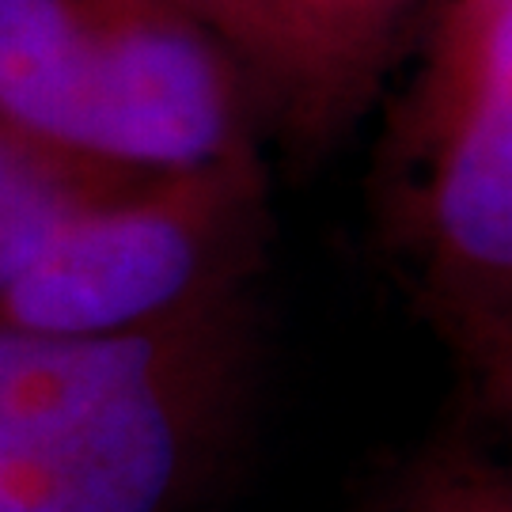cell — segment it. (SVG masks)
Segmentation results:
<instances>
[{
	"label": "cell",
	"instance_id": "obj_5",
	"mask_svg": "<svg viewBox=\"0 0 512 512\" xmlns=\"http://www.w3.org/2000/svg\"><path fill=\"white\" fill-rule=\"evenodd\" d=\"M239 61L262 126L319 160L376 107L429 0H239Z\"/></svg>",
	"mask_w": 512,
	"mask_h": 512
},
{
	"label": "cell",
	"instance_id": "obj_4",
	"mask_svg": "<svg viewBox=\"0 0 512 512\" xmlns=\"http://www.w3.org/2000/svg\"><path fill=\"white\" fill-rule=\"evenodd\" d=\"M274 236L262 148L156 175L76 217L0 296V327L114 334L255 289Z\"/></svg>",
	"mask_w": 512,
	"mask_h": 512
},
{
	"label": "cell",
	"instance_id": "obj_3",
	"mask_svg": "<svg viewBox=\"0 0 512 512\" xmlns=\"http://www.w3.org/2000/svg\"><path fill=\"white\" fill-rule=\"evenodd\" d=\"M0 122L145 175L266 133L243 61L171 0H0Z\"/></svg>",
	"mask_w": 512,
	"mask_h": 512
},
{
	"label": "cell",
	"instance_id": "obj_8",
	"mask_svg": "<svg viewBox=\"0 0 512 512\" xmlns=\"http://www.w3.org/2000/svg\"><path fill=\"white\" fill-rule=\"evenodd\" d=\"M175 8L202 19L205 27L239 57V23H243V4L239 0H171Z\"/></svg>",
	"mask_w": 512,
	"mask_h": 512
},
{
	"label": "cell",
	"instance_id": "obj_1",
	"mask_svg": "<svg viewBox=\"0 0 512 512\" xmlns=\"http://www.w3.org/2000/svg\"><path fill=\"white\" fill-rule=\"evenodd\" d=\"M262 376L255 289L114 334L0 327V512H186Z\"/></svg>",
	"mask_w": 512,
	"mask_h": 512
},
{
	"label": "cell",
	"instance_id": "obj_7",
	"mask_svg": "<svg viewBox=\"0 0 512 512\" xmlns=\"http://www.w3.org/2000/svg\"><path fill=\"white\" fill-rule=\"evenodd\" d=\"M399 494V512H512V475L456 429L414 459Z\"/></svg>",
	"mask_w": 512,
	"mask_h": 512
},
{
	"label": "cell",
	"instance_id": "obj_6",
	"mask_svg": "<svg viewBox=\"0 0 512 512\" xmlns=\"http://www.w3.org/2000/svg\"><path fill=\"white\" fill-rule=\"evenodd\" d=\"M156 175L126 171L0 122V296L76 217Z\"/></svg>",
	"mask_w": 512,
	"mask_h": 512
},
{
	"label": "cell",
	"instance_id": "obj_2",
	"mask_svg": "<svg viewBox=\"0 0 512 512\" xmlns=\"http://www.w3.org/2000/svg\"><path fill=\"white\" fill-rule=\"evenodd\" d=\"M372 152L384 251L467 403L512 410V0H429Z\"/></svg>",
	"mask_w": 512,
	"mask_h": 512
}]
</instances>
